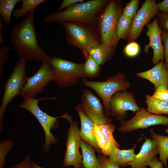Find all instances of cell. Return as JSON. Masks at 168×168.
<instances>
[{"label":"cell","mask_w":168,"mask_h":168,"mask_svg":"<svg viewBox=\"0 0 168 168\" xmlns=\"http://www.w3.org/2000/svg\"><path fill=\"white\" fill-rule=\"evenodd\" d=\"M34 11L28 14L24 20L13 26L10 32L11 42L20 59L26 61H49L51 56L45 52L37 41L35 27Z\"/></svg>","instance_id":"1"},{"label":"cell","mask_w":168,"mask_h":168,"mask_svg":"<svg viewBox=\"0 0 168 168\" xmlns=\"http://www.w3.org/2000/svg\"><path fill=\"white\" fill-rule=\"evenodd\" d=\"M108 2L107 0H90L77 3L60 12L46 15L43 21L46 23L74 21L97 26L99 16Z\"/></svg>","instance_id":"2"},{"label":"cell","mask_w":168,"mask_h":168,"mask_svg":"<svg viewBox=\"0 0 168 168\" xmlns=\"http://www.w3.org/2000/svg\"><path fill=\"white\" fill-rule=\"evenodd\" d=\"M60 23L64 29L67 44L79 49L86 59L92 47L100 42L97 26L74 21H63Z\"/></svg>","instance_id":"3"},{"label":"cell","mask_w":168,"mask_h":168,"mask_svg":"<svg viewBox=\"0 0 168 168\" xmlns=\"http://www.w3.org/2000/svg\"><path fill=\"white\" fill-rule=\"evenodd\" d=\"M121 2L109 1L100 14L97 26L100 38V43L107 46L116 48L118 43L116 30L118 21L122 14Z\"/></svg>","instance_id":"4"},{"label":"cell","mask_w":168,"mask_h":168,"mask_svg":"<svg viewBox=\"0 0 168 168\" xmlns=\"http://www.w3.org/2000/svg\"><path fill=\"white\" fill-rule=\"evenodd\" d=\"M104 82L90 81L82 80V83L86 86L93 89L102 100L103 106L106 115L110 116V101L112 97L119 91H124L131 86L129 81L125 79L124 74L119 72L110 76Z\"/></svg>","instance_id":"5"},{"label":"cell","mask_w":168,"mask_h":168,"mask_svg":"<svg viewBox=\"0 0 168 168\" xmlns=\"http://www.w3.org/2000/svg\"><path fill=\"white\" fill-rule=\"evenodd\" d=\"M53 72V81L60 89L76 84L80 79H86L83 63H77L54 56L49 61Z\"/></svg>","instance_id":"6"},{"label":"cell","mask_w":168,"mask_h":168,"mask_svg":"<svg viewBox=\"0 0 168 168\" xmlns=\"http://www.w3.org/2000/svg\"><path fill=\"white\" fill-rule=\"evenodd\" d=\"M55 97L40 98L36 99L25 97L20 107L31 113L37 119L42 127L45 135V141L43 147L44 152H48L50 146L56 144L58 139L52 133L51 130L57 128L59 125L57 117H54L48 114L39 107L38 103L41 100L48 99H55Z\"/></svg>","instance_id":"7"},{"label":"cell","mask_w":168,"mask_h":168,"mask_svg":"<svg viewBox=\"0 0 168 168\" xmlns=\"http://www.w3.org/2000/svg\"><path fill=\"white\" fill-rule=\"evenodd\" d=\"M26 61L21 59L15 65L11 73L4 83L0 106V130L2 129L3 117L7 105L16 96L19 95L27 81Z\"/></svg>","instance_id":"8"},{"label":"cell","mask_w":168,"mask_h":168,"mask_svg":"<svg viewBox=\"0 0 168 168\" xmlns=\"http://www.w3.org/2000/svg\"><path fill=\"white\" fill-rule=\"evenodd\" d=\"M59 118L66 119L70 123L67 133L63 165L65 166H72L74 168H80L82 166V157L79 151L82 139L78 124L72 120V117L67 113L58 117Z\"/></svg>","instance_id":"9"},{"label":"cell","mask_w":168,"mask_h":168,"mask_svg":"<svg viewBox=\"0 0 168 168\" xmlns=\"http://www.w3.org/2000/svg\"><path fill=\"white\" fill-rule=\"evenodd\" d=\"M42 63L36 73L28 77L19 95L24 98H34L44 90L49 82L53 81V73L49 61L46 60Z\"/></svg>","instance_id":"10"},{"label":"cell","mask_w":168,"mask_h":168,"mask_svg":"<svg viewBox=\"0 0 168 168\" xmlns=\"http://www.w3.org/2000/svg\"><path fill=\"white\" fill-rule=\"evenodd\" d=\"M159 125L168 126V117L153 114L149 112L146 109L140 107L133 118L128 120H124L121 122L118 130L123 133L131 132Z\"/></svg>","instance_id":"11"},{"label":"cell","mask_w":168,"mask_h":168,"mask_svg":"<svg viewBox=\"0 0 168 168\" xmlns=\"http://www.w3.org/2000/svg\"><path fill=\"white\" fill-rule=\"evenodd\" d=\"M110 105V115L120 122L126 118L128 111L135 113L140 109L134 93L127 91L115 94L111 98Z\"/></svg>","instance_id":"12"},{"label":"cell","mask_w":168,"mask_h":168,"mask_svg":"<svg viewBox=\"0 0 168 168\" xmlns=\"http://www.w3.org/2000/svg\"><path fill=\"white\" fill-rule=\"evenodd\" d=\"M82 112L95 123L105 124L112 122L107 116L99 99L87 89L83 90L81 102L79 104Z\"/></svg>","instance_id":"13"},{"label":"cell","mask_w":168,"mask_h":168,"mask_svg":"<svg viewBox=\"0 0 168 168\" xmlns=\"http://www.w3.org/2000/svg\"><path fill=\"white\" fill-rule=\"evenodd\" d=\"M158 11L156 0H145L132 19L130 30L126 39L128 43L134 41L137 39L145 26L156 15Z\"/></svg>","instance_id":"14"},{"label":"cell","mask_w":168,"mask_h":168,"mask_svg":"<svg viewBox=\"0 0 168 168\" xmlns=\"http://www.w3.org/2000/svg\"><path fill=\"white\" fill-rule=\"evenodd\" d=\"M147 31L146 35L148 37V44L144 46L143 52L148 54V49L152 47L153 50L152 63L155 65L163 60L164 54L163 44L161 38L162 30L158 23L156 17H154L152 22L146 25Z\"/></svg>","instance_id":"15"},{"label":"cell","mask_w":168,"mask_h":168,"mask_svg":"<svg viewBox=\"0 0 168 168\" xmlns=\"http://www.w3.org/2000/svg\"><path fill=\"white\" fill-rule=\"evenodd\" d=\"M158 154L156 142L153 140L146 138L140 151L133 160L129 162L130 168H146L153 158Z\"/></svg>","instance_id":"16"},{"label":"cell","mask_w":168,"mask_h":168,"mask_svg":"<svg viewBox=\"0 0 168 168\" xmlns=\"http://www.w3.org/2000/svg\"><path fill=\"white\" fill-rule=\"evenodd\" d=\"M135 76L150 81L154 85V90L161 85L168 89V69L163 60L148 70L136 73Z\"/></svg>","instance_id":"17"},{"label":"cell","mask_w":168,"mask_h":168,"mask_svg":"<svg viewBox=\"0 0 168 168\" xmlns=\"http://www.w3.org/2000/svg\"><path fill=\"white\" fill-rule=\"evenodd\" d=\"M81 121L80 135L82 140L92 147L96 151L102 153L98 147L94 134L95 123L82 112L79 105L76 107Z\"/></svg>","instance_id":"18"},{"label":"cell","mask_w":168,"mask_h":168,"mask_svg":"<svg viewBox=\"0 0 168 168\" xmlns=\"http://www.w3.org/2000/svg\"><path fill=\"white\" fill-rule=\"evenodd\" d=\"M136 155L134 148L120 150L114 143L111 146L109 157L119 166L125 167L133 160Z\"/></svg>","instance_id":"19"},{"label":"cell","mask_w":168,"mask_h":168,"mask_svg":"<svg viewBox=\"0 0 168 168\" xmlns=\"http://www.w3.org/2000/svg\"><path fill=\"white\" fill-rule=\"evenodd\" d=\"M115 47L106 46L100 42L94 44L91 48L89 55L100 65H102L111 59L114 55Z\"/></svg>","instance_id":"20"},{"label":"cell","mask_w":168,"mask_h":168,"mask_svg":"<svg viewBox=\"0 0 168 168\" xmlns=\"http://www.w3.org/2000/svg\"><path fill=\"white\" fill-rule=\"evenodd\" d=\"M80 148L82 157L83 168H100L99 161L95 153V150L81 140Z\"/></svg>","instance_id":"21"},{"label":"cell","mask_w":168,"mask_h":168,"mask_svg":"<svg viewBox=\"0 0 168 168\" xmlns=\"http://www.w3.org/2000/svg\"><path fill=\"white\" fill-rule=\"evenodd\" d=\"M149 132L152 139L157 145L160 161L166 167L168 158V136L156 133L152 129Z\"/></svg>","instance_id":"22"},{"label":"cell","mask_w":168,"mask_h":168,"mask_svg":"<svg viewBox=\"0 0 168 168\" xmlns=\"http://www.w3.org/2000/svg\"><path fill=\"white\" fill-rule=\"evenodd\" d=\"M97 124L103 133L105 142V147L102 152V153L109 157L111 147L113 144H115L118 148L120 147L119 144L116 141L113 134L115 130V126L111 123L105 124Z\"/></svg>","instance_id":"23"},{"label":"cell","mask_w":168,"mask_h":168,"mask_svg":"<svg viewBox=\"0 0 168 168\" xmlns=\"http://www.w3.org/2000/svg\"><path fill=\"white\" fill-rule=\"evenodd\" d=\"M146 110L150 113L157 115H168V102L154 98L149 95H145Z\"/></svg>","instance_id":"24"},{"label":"cell","mask_w":168,"mask_h":168,"mask_svg":"<svg viewBox=\"0 0 168 168\" xmlns=\"http://www.w3.org/2000/svg\"><path fill=\"white\" fill-rule=\"evenodd\" d=\"M46 1L45 0H21L22 3L21 7L14 9L12 15L15 19H17L35 11L39 5Z\"/></svg>","instance_id":"25"},{"label":"cell","mask_w":168,"mask_h":168,"mask_svg":"<svg viewBox=\"0 0 168 168\" xmlns=\"http://www.w3.org/2000/svg\"><path fill=\"white\" fill-rule=\"evenodd\" d=\"M20 0H0V16L7 25L11 23V17L16 5L21 2Z\"/></svg>","instance_id":"26"},{"label":"cell","mask_w":168,"mask_h":168,"mask_svg":"<svg viewBox=\"0 0 168 168\" xmlns=\"http://www.w3.org/2000/svg\"><path fill=\"white\" fill-rule=\"evenodd\" d=\"M132 19L122 14L118 21L116 35L118 42L120 39H126L130 32Z\"/></svg>","instance_id":"27"},{"label":"cell","mask_w":168,"mask_h":168,"mask_svg":"<svg viewBox=\"0 0 168 168\" xmlns=\"http://www.w3.org/2000/svg\"><path fill=\"white\" fill-rule=\"evenodd\" d=\"M100 69V65L90 55L83 64V71L86 77L93 78L99 76Z\"/></svg>","instance_id":"28"},{"label":"cell","mask_w":168,"mask_h":168,"mask_svg":"<svg viewBox=\"0 0 168 168\" xmlns=\"http://www.w3.org/2000/svg\"><path fill=\"white\" fill-rule=\"evenodd\" d=\"M14 143L10 139H6L0 142V168H3L6 162V156L13 147Z\"/></svg>","instance_id":"29"},{"label":"cell","mask_w":168,"mask_h":168,"mask_svg":"<svg viewBox=\"0 0 168 168\" xmlns=\"http://www.w3.org/2000/svg\"><path fill=\"white\" fill-rule=\"evenodd\" d=\"M138 0H131L123 8L122 14L133 19L138 8Z\"/></svg>","instance_id":"30"},{"label":"cell","mask_w":168,"mask_h":168,"mask_svg":"<svg viewBox=\"0 0 168 168\" xmlns=\"http://www.w3.org/2000/svg\"><path fill=\"white\" fill-rule=\"evenodd\" d=\"M140 46L137 43L133 41L128 43L124 47V52L125 55L130 57L137 56L140 51Z\"/></svg>","instance_id":"31"},{"label":"cell","mask_w":168,"mask_h":168,"mask_svg":"<svg viewBox=\"0 0 168 168\" xmlns=\"http://www.w3.org/2000/svg\"><path fill=\"white\" fill-rule=\"evenodd\" d=\"M152 96L155 99L168 102V89L163 86H160L154 89Z\"/></svg>","instance_id":"32"},{"label":"cell","mask_w":168,"mask_h":168,"mask_svg":"<svg viewBox=\"0 0 168 168\" xmlns=\"http://www.w3.org/2000/svg\"><path fill=\"white\" fill-rule=\"evenodd\" d=\"M156 16L160 28L162 30L168 32V13L158 11Z\"/></svg>","instance_id":"33"},{"label":"cell","mask_w":168,"mask_h":168,"mask_svg":"<svg viewBox=\"0 0 168 168\" xmlns=\"http://www.w3.org/2000/svg\"><path fill=\"white\" fill-rule=\"evenodd\" d=\"M97 158L100 164V168H120L109 157L102 153L98 155Z\"/></svg>","instance_id":"34"},{"label":"cell","mask_w":168,"mask_h":168,"mask_svg":"<svg viewBox=\"0 0 168 168\" xmlns=\"http://www.w3.org/2000/svg\"><path fill=\"white\" fill-rule=\"evenodd\" d=\"M12 48L10 45L0 48V76L1 77L5 62L7 60L9 51Z\"/></svg>","instance_id":"35"},{"label":"cell","mask_w":168,"mask_h":168,"mask_svg":"<svg viewBox=\"0 0 168 168\" xmlns=\"http://www.w3.org/2000/svg\"><path fill=\"white\" fill-rule=\"evenodd\" d=\"M94 134L98 146L102 152L104 148L105 144V138L102 130L99 127L98 124L95 123Z\"/></svg>","instance_id":"36"},{"label":"cell","mask_w":168,"mask_h":168,"mask_svg":"<svg viewBox=\"0 0 168 168\" xmlns=\"http://www.w3.org/2000/svg\"><path fill=\"white\" fill-rule=\"evenodd\" d=\"M161 36L163 45L165 63L168 69V32L162 30Z\"/></svg>","instance_id":"37"},{"label":"cell","mask_w":168,"mask_h":168,"mask_svg":"<svg viewBox=\"0 0 168 168\" xmlns=\"http://www.w3.org/2000/svg\"><path fill=\"white\" fill-rule=\"evenodd\" d=\"M30 158V155H27L22 161L10 168H33Z\"/></svg>","instance_id":"38"},{"label":"cell","mask_w":168,"mask_h":168,"mask_svg":"<svg viewBox=\"0 0 168 168\" xmlns=\"http://www.w3.org/2000/svg\"><path fill=\"white\" fill-rule=\"evenodd\" d=\"M83 0H63L57 12H60L63 10L76 3L84 2Z\"/></svg>","instance_id":"39"},{"label":"cell","mask_w":168,"mask_h":168,"mask_svg":"<svg viewBox=\"0 0 168 168\" xmlns=\"http://www.w3.org/2000/svg\"><path fill=\"white\" fill-rule=\"evenodd\" d=\"M158 10L168 13V0H164L157 4Z\"/></svg>","instance_id":"40"},{"label":"cell","mask_w":168,"mask_h":168,"mask_svg":"<svg viewBox=\"0 0 168 168\" xmlns=\"http://www.w3.org/2000/svg\"><path fill=\"white\" fill-rule=\"evenodd\" d=\"M163 164L157 159L156 156L149 164L148 166L151 168H163Z\"/></svg>","instance_id":"41"},{"label":"cell","mask_w":168,"mask_h":168,"mask_svg":"<svg viewBox=\"0 0 168 168\" xmlns=\"http://www.w3.org/2000/svg\"><path fill=\"white\" fill-rule=\"evenodd\" d=\"M31 163L33 168H44L40 166L34 161H31Z\"/></svg>","instance_id":"42"},{"label":"cell","mask_w":168,"mask_h":168,"mask_svg":"<svg viewBox=\"0 0 168 168\" xmlns=\"http://www.w3.org/2000/svg\"><path fill=\"white\" fill-rule=\"evenodd\" d=\"M165 132L167 134H168V127L166 128Z\"/></svg>","instance_id":"43"},{"label":"cell","mask_w":168,"mask_h":168,"mask_svg":"<svg viewBox=\"0 0 168 168\" xmlns=\"http://www.w3.org/2000/svg\"><path fill=\"white\" fill-rule=\"evenodd\" d=\"M80 168H83V166Z\"/></svg>","instance_id":"44"}]
</instances>
